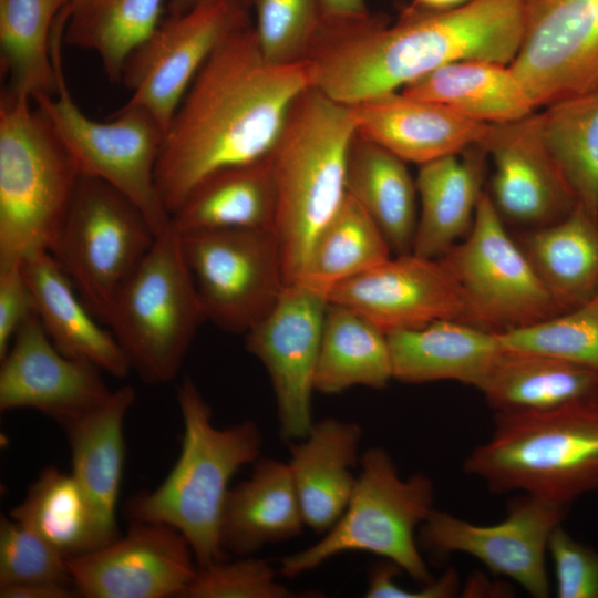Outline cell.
<instances>
[{
    "instance_id": "cell-43",
    "label": "cell",
    "mask_w": 598,
    "mask_h": 598,
    "mask_svg": "<svg viewBox=\"0 0 598 598\" xmlns=\"http://www.w3.org/2000/svg\"><path fill=\"white\" fill-rule=\"evenodd\" d=\"M558 598H598V551L558 525L548 542Z\"/></svg>"
},
{
    "instance_id": "cell-18",
    "label": "cell",
    "mask_w": 598,
    "mask_h": 598,
    "mask_svg": "<svg viewBox=\"0 0 598 598\" xmlns=\"http://www.w3.org/2000/svg\"><path fill=\"white\" fill-rule=\"evenodd\" d=\"M0 363L2 412L32 409L63 427L112 393L101 369L58 350L37 313L17 331Z\"/></svg>"
},
{
    "instance_id": "cell-21",
    "label": "cell",
    "mask_w": 598,
    "mask_h": 598,
    "mask_svg": "<svg viewBox=\"0 0 598 598\" xmlns=\"http://www.w3.org/2000/svg\"><path fill=\"white\" fill-rule=\"evenodd\" d=\"M349 107L359 135L417 165L480 145L491 125L401 91L369 97Z\"/></svg>"
},
{
    "instance_id": "cell-49",
    "label": "cell",
    "mask_w": 598,
    "mask_h": 598,
    "mask_svg": "<svg viewBox=\"0 0 598 598\" xmlns=\"http://www.w3.org/2000/svg\"><path fill=\"white\" fill-rule=\"evenodd\" d=\"M470 0H412L410 4L415 8L431 11H441L456 8Z\"/></svg>"
},
{
    "instance_id": "cell-12",
    "label": "cell",
    "mask_w": 598,
    "mask_h": 598,
    "mask_svg": "<svg viewBox=\"0 0 598 598\" xmlns=\"http://www.w3.org/2000/svg\"><path fill=\"white\" fill-rule=\"evenodd\" d=\"M206 320L246 334L277 305L288 281L274 229L179 234Z\"/></svg>"
},
{
    "instance_id": "cell-32",
    "label": "cell",
    "mask_w": 598,
    "mask_h": 598,
    "mask_svg": "<svg viewBox=\"0 0 598 598\" xmlns=\"http://www.w3.org/2000/svg\"><path fill=\"white\" fill-rule=\"evenodd\" d=\"M346 189L380 227L393 254L412 251L417 190L406 162L355 132L348 152Z\"/></svg>"
},
{
    "instance_id": "cell-20",
    "label": "cell",
    "mask_w": 598,
    "mask_h": 598,
    "mask_svg": "<svg viewBox=\"0 0 598 598\" xmlns=\"http://www.w3.org/2000/svg\"><path fill=\"white\" fill-rule=\"evenodd\" d=\"M480 145L494 166L489 197L503 219L532 229L555 223L576 207L575 195L542 140L538 113L491 124Z\"/></svg>"
},
{
    "instance_id": "cell-33",
    "label": "cell",
    "mask_w": 598,
    "mask_h": 598,
    "mask_svg": "<svg viewBox=\"0 0 598 598\" xmlns=\"http://www.w3.org/2000/svg\"><path fill=\"white\" fill-rule=\"evenodd\" d=\"M392 379L388 333L361 312L330 301L316 365L315 391L338 394L359 385L380 390Z\"/></svg>"
},
{
    "instance_id": "cell-31",
    "label": "cell",
    "mask_w": 598,
    "mask_h": 598,
    "mask_svg": "<svg viewBox=\"0 0 598 598\" xmlns=\"http://www.w3.org/2000/svg\"><path fill=\"white\" fill-rule=\"evenodd\" d=\"M400 91L486 124L518 121L536 110L512 68L486 60L448 63Z\"/></svg>"
},
{
    "instance_id": "cell-10",
    "label": "cell",
    "mask_w": 598,
    "mask_h": 598,
    "mask_svg": "<svg viewBox=\"0 0 598 598\" xmlns=\"http://www.w3.org/2000/svg\"><path fill=\"white\" fill-rule=\"evenodd\" d=\"M156 235L127 196L104 181L81 175L50 252L87 308L106 323L117 295Z\"/></svg>"
},
{
    "instance_id": "cell-42",
    "label": "cell",
    "mask_w": 598,
    "mask_h": 598,
    "mask_svg": "<svg viewBox=\"0 0 598 598\" xmlns=\"http://www.w3.org/2000/svg\"><path fill=\"white\" fill-rule=\"evenodd\" d=\"M299 592L281 585L271 565L251 556L225 559L197 571L182 598H292Z\"/></svg>"
},
{
    "instance_id": "cell-22",
    "label": "cell",
    "mask_w": 598,
    "mask_h": 598,
    "mask_svg": "<svg viewBox=\"0 0 598 598\" xmlns=\"http://www.w3.org/2000/svg\"><path fill=\"white\" fill-rule=\"evenodd\" d=\"M362 435L358 423L323 417L287 443L306 526L319 535L337 523L353 494Z\"/></svg>"
},
{
    "instance_id": "cell-35",
    "label": "cell",
    "mask_w": 598,
    "mask_h": 598,
    "mask_svg": "<svg viewBox=\"0 0 598 598\" xmlns=\"http://www.w3.org/2000/svg\"><path fill=\"white\" fill-rule=\"evenodd\" d=\"M70 0H0L1 66L7 92L31 101L56 92L52 38Z\"/></svg>"
},
{
    "instance_id": "cell-38",
    "label": "cell",
    "mask_w": 598,
    "mask_h": 598,
    "mask_svg": "<svg viewBox=\"0 0 598 598\" xmlns=\"http://www.w3.org/2000/svg\"><path fill=\"white\" fill-rule=\"evenodd\" d=\"M538 123L577 204L598 217V89L545 106Z\"/></svg>"
},
{
    "instance_id": "cell-8",
    "label": "cell",
    "mask_w": 598,
    "mask_h": 598,
    "mask_svg": "<svg viewBox=\"0 0 598 598\" xmlns=\"http://www.w3.org/2000/svg\"><path fill=\"white\" fill-rule=\"evenodd\" d=\"M65 22V14H60L52 38L56 92L40 94L32 102L49 121L80 175L99 178L118 189L159 234L171 225V215L155 181L165 130L152 113L138 105L125 103L107 121H96L83 113L69 91L63 71Z\"/></svg>"
},
{
    "instance_id": "cell-3",
    "label": "cell",
    "mask_w": 598,
    "mask_h": 598,
    "mask_svg": "<svg viewBox=\"0 0 598 598\" xmlns=\"http://www.w3.org/2000/svg\"><path fill=\"white\" fill-rule=\"evenodd\" d=\"M183 422L181 451L164 481L126 503L130 519L157 522L177 529L189 543L198 566L223 560L220 524L229 482L261 454L262 435L252 420L216 427L196 384L177 389Z\"/></svg>"
},
{
    "instance_id": "cell-7",
    "label": "cell",
    "mask_w": 598,
    "mask_h": 598,
    "mask_svg": "<svg viewBox=\"0 0 598 598\" xmlns=\"http://www.w3.org/2000/svg\"><path fill=\"white\" fill-rule=\"evenodd\" d=\"M353 494L337 523L313 545L285 556L279 573L293 578L348 551H367L399 566L424 585L433 580L415 530L434 509L433 481L424 473L402 478L390 454L371 447L361 457Z\"/></svg>"
},
{
    "instance_id": "cell-41",
    "label": "cell",
    "mask_w": 598,
    "mask_h": 598,
    "mask_svg": "<svg viewBox=\"0 0 598 598\" xmlns=\"http://www.w3.org/2000/svg\"><path fill=\"white\" fill-rule=\"evenodd\" d=\"M32 582L73 585L66 558L21 523L1 516L0 587Z\"/></svg>"
},
{
    "instance_id": "cell-44",
    "label": "cell",
    "mask_w": 598,
    "mask_h": 598,
    "mask_svg": "<svg viewBox=\"0 0 598 598\" xmlns=\"http://www.w3.org/2000/svg\"><path fill=\"white\" fill-rule=\"evenodd\" d=\"M37 313L21 264L0 267V360L20 327Z\"/></svg>"
},
{
    "instance_id": "cell-24",
    "label": "cell",
    "mask_w": 598,
    "mask_h": 598,
    "mask_svg": "<svg viewBox=\"0 0 598 598\" xmlns=\"http://www.w3.org/2000/svg\"><path fill=\"white\" fill-rule=\"evenodd\" d=\"M306 526L288 462L259 457L246 480L229 488L220 524L225 553L251 556L297 537Z\"/></svg>"
},
{
    "instance_id": "cell-34",
    "label": "cell",
    "mask_w": 598,
    "mask_h": 598,
    "mask_svg": "<svg viewBox=\"0 0 598 598\" xmlns=\"http://www.w3.org/2000/svg\"><path fill=\"white\" fill-rule=\"evenodd\" d=\"M9 516L49 543L66 559L110 544L96 513L72 473L43 468Z\"/></svg>"
},
{
    "instance_id": "cell-4",
    "label": "cell",
    "mask_w": 598,
    "mask_h": 598,
    "mask_svg": "<svg viewBox=\"0 0 598 598\" xmlns=\"http://www.w3.org/2000/svg\"><path fill=\"white\" fill-rule=\"evenodd\" d=\"M355 126L349 105L315 86L292 102L268 154L276 192L277 235L288 285L346 195L347 159Z\"/></svg>"
},
{
    "instance_id": "cell-29",
    "label": "cell",
    "mask_w": 598,
    "mask_h": 598,
    "mask_svg": "<svg viewBox=\"0 0 598 598\" xmlns=\"http://www.w3.org/2000/svg\"><path fill=\"white\" fill-rule=\"evenodd\" d=\"M478 390L495 413L549 412L598 400V372L547 355L503 350Z\"/></svg>"
},
{
    "instance_id": "cell-47",
    "label": "cell",
    "mask_w": 598,
    "mask_h": 598,
    "mask_svg": "<svg viewBox=\"0 0 598 598\" xmlns=\"http://www.w3.org/2000/svg\"><path fill=\"white\" fill-rule=\"evenodd\" d=\"M488 579L484 576H472L470 580L465 584L463 596L473 597V596H489L488 594H506V591L501 586H493ZM504 596V595H503Z\"/></svg>"
},
{
    "instance_id": "cell-26",
    "label": "cell",
    "mask_w": 598,
    "mask_h": 598,
    "mask_svg": "<svg viewBox=\"0 0 598 598\" xmlns=\"http://www.w3.org/2000/svg\"><path fill=\"white\" fill-rule=\"evenodd\" d=\"M486 157V151L474 145L419 165L420 209L411 252L440 258L468 234L483 194Z\"/></svg>"
},
{
    "instance_id": "cell-13",
    "label": "cell",
    "mask_w": 598,
    "mask_h": 598,
    "mask_svg": "<svg viewBox=\"0 0 598 598\" xmlns=\"http://www.w3.org/2000/svg\"><path fill=\"white\" fill-rule=\"evenodd\" d=\"M248 21V9L228 0L169 14L125 62L121 82L132 92L126 103L152 113L166 134L204 63L230 32Z\"/></svg>"
},
{
    "instance_id": "cell-16",
    "label": "cell",
    "mask_w": 598,
    "mask_h": 598,
    "mask_svg": "<svg viewBox=\"0 0 598 598\" xmlns=\"http://www.w3.org/2000/svg\"><path fill=\"white\" fill-rule=\"evenodd\" d=\"M567 507L524 494L508 504L505 519L488 526L474 525L434 508L421 525V543L437 555H471L492 573L517 582L532 597L547 598L548 542Z\"/></svg>"
},
{
    "instance_id": "cell-30",
    "label": "cell",
    "mask_w": 598,
    "mask_h": 598,
    "mask_svg": "<svg viewBox=\"0 0 598 598\" xmlns=\"http://www.w3.org/2000/svg\"><path fill=\"white\" fill-rule=\"evenodd\" d=\"M276 192L268 155L203 179L172 214L179 233L274 229Z\"/></svg>"
},
{
    "instance_id": "cell-45",
    "label": "cell",
    "mask_w": 598,
    "mask_h": 598,
    "mask_svg": "<svg viewBox=\"0 0 598 598\" xmlns=\"http://www.w3.org/2000/svg\"><path fill=\"white\" fill-rule=\"evenodd\" d=\"M1 598H72L79 597L73 585L32 582L0 587Z\"/></svg>"
},
{
    "instance_id": "cell-1",
    "label": "cell",
    "mask_w": 598,
    "mask_h": 598,
    "mask_svg": "<svg viewBox=\"0 0 598 598\" xmlns=\"http://www.w3.org/2000/svg\"><path fill=\"white\" fill-rule=\"evenodd\" d=\"M309 86V62H269L251 21L230 32L195 76L166 131L155 181L169 215L209 175L266 157L292 102Z\"/></svg>"
},
{
    "instance_id": "cell-9",
    "label": "cell",
    "mask_w": 598,
    "mask_h": 598,
    "mask_svg": "<svg viewBox=\"0 0 598 598\" xmlns=\"http://www.w3.org/2000/svg\"><path fill=\"white\" fill-rule=\"evenodd\" d=\"M204 320L181 235L171 223L121 289L106 323L131 369L154 385L176 378Z\"/></svg>"
},
{
    "instance_id": "cell-14",
    "label": "cell",
    "mask_w": 598,
    "mask_h": 598,
    "mask_svg": "<svg viewBox=\"0 0 598 598\" xmlns=\"http://www.w3.org/2000/svg\"><path fill=\"white\" fill-rule=\"evenodd\" d=\"M329 293L289 283L272 310L246 336L247 350L265 367L275 393L279 432L302 439L312 421L311 398Z\"/></svg>"
},
{
    "instance_id": "cell-40",
    "label": "cell",
    "mask_w": 598,
    "mask_h": 598,
    "mask_svg": "<svg viewBox=\"0 0 598 598\" xmlns=\"http://www.w3.org/2000/svg\"><path fill=\"white\" fill-rule=\"evenodd\" d=\"M255 32L265 58L275 64L306 61L321 30L319 0H252Z\"/></svg>"
},
{
    "instance_id": "cell-50",
    "label": "cell",
    "mask_w": 598,
    "mask_h": 598,
    "mask_svg": "<svg viewBox=\"0 0 598 598\" xmlns=\"http://www.w3.org/2000/svg\"><path fill=\"white\" fill-rule=\"evenodd\" d=\"M598 308V295L590 301Z\"/></svg>"
},
{
    "instance_id": "cell-23",
    "label": "cell",
    "mask_w": 598,
    "mask_h": 598,
    "mask_svg": "<svg viewBox=\"0 0 598 598\" xmlns=\"http://www.w3.org/2000/svg\"><path fill=\"white\" fill-rule=\"evenodd\" d=\"M22 269L37 315L58 350L115 378L126 377L132 369L115 336L96 322L53 255L37 251L22 261Z\"/></svg>"
},
{
    "instance_id": "cell-19",
    "label": "cell",
    "mask_w": 598,
    "mask_h": 598,
    "mask_svg": "<svg viewBox=\"0 0 598 598\" xmlns=\"http://www.w3.org/2000/svg\"><path fill=\"white\" fill-rule=\"evenodd\" d=\"M330 301L361 312L385 332L439 320L463 322L465 313L458 285L444 260L413 252L392 256L338 285Z\"/></svg>"
},
{
    "instance_id": "cell-15",
    "label": "cell",
    "mask_w": 598,
    "mask_h": 598,
    "mask_svg": "<svg viewBox=\"0 0 598 598\" xmlns=\"http://www.w3.org/2000/svg\"><path fill=\"white\" fill-rule=\"evenodd\" d=\"M509 64L536 109L598 89V0H522Z\"/></svg>"
},
{
    "instance_id": "cell-6",
    "label": "cell",
    "mask_w": 598,
    "mask_h": 598,
    "mask_svg": "<svg viewBox=\"0 0 598 598\" xmlns=\"http://www.w3.org/2000/svg\"><path fill=\"white\" fill-rule=\"evenodd\" d=\"M80 173L43 113L4 90L0 100V267L51 251Z\"/></svg>"
},
{
    "instance_id": "cell-48",
    "label": "cell",
    "mask_w": 598,
    "mask_h": 598,
    "mask_svg": "<svg viewBox=\"0 0 598 598\" xmlns=\"http://www.w3.org/2000/svg\"><path fill=\"white\" fill-rule=\"evenodd\" d=\"M207 1L213 0H169L168 9L169 14H182L192 8ZM235 2L246 9H249L252 6V0H228Z\"/></svg>"
},
{
    "instance_id": "cell-39",
    "label": "cell",
    "mask_w": 598,
    "mask_h": 598,
    "mask_svg": "<svg viewBox=\"0 0 598 598\" xmlns=\"http://www.w3.org/2000/svg\"><path fill=\"white\" fill-rule=\"evenodd\" d=\"M496 333L504 350L547 355L598 372V308L592 302Z\"/></svg>"
},
{
    "instance_id": "cell-46",
    "label": "cell",
    "mask_w": 598,
    "mask_h": 598,
    "mask_svg": "<svg viewBox=\"0 0 598 598\" xmlns=\"http://www.w3.org/2000/svg\"><path fill=\"white\" fill-rule=\"evenodd\" d=\"M324 23L340 24L371 14L364 0H319Z\"/></svg>"
},
{
    "instance_id": "cell-27",
    "label": "cell",
    "mask_w": 598,
    "mask_h": 598,
    "mask_svg": "<svg viewBox=\"0 0 598 598\" xmlns=\"http://www.w3.org/2000/svg\"><path fill=\"white\" fill-rule=\"evenodd\" d=\"M134 401V389L124 385L62 427L71 451V473L87 495L110 543L121 536L116 506L125 463L123 429Z\"/></svg>"
},
{
    "instance_id": "cell-11",
    "label": "cell",
    "mask_w": 598,
    "mask_h": 598,
    "mask_svg": "<svg viewBox=\"0 0 598 598\" xmlns=\"http://www.w3.org/2000/svg\"><path fill=\"white\" fill-rule=\"evenodd\" d=\"M440 258L458 285L463 322L503 332L564 312L485 192L466 238Z\"/></svg>"
},
{
    "instance_id": "cell-5",
    "label": "cell",
    "mask_w": 598,
    "mask_h": 598,
    "mask_svg": "<svg viewBox=\"0 0 598 598\" xmlns=\"http://www.w3.org/2000/svg\"><path fill=\"white\" fill-rule=\"evenodd\" d=\"M494 416L491 437L463 466L492 492L522 491L568 506L598 491V400Z\"/></svg>"
},
{
    "instance_id": "cell-36",
    "label": "cell",
    "mask_w": 598,
    "mask_h": 598,
    "mask_svg": "<svg viewBox=\"0 0 598 598\" xmlns=\"http://www.w3.org/2000/svg\"><path fill=\"white\" fill-rule=\"evenodd\" d=\"M164 0H70L63 42L97 54L110 82L158 27Z\"/></svg>"
},
{
    "instance_id": "cell-17",
    "label": "cell",
    "mask_w": 598,
    "mask_h": 598,
    "mask_svg": "<svg viewBox=\"0 0 598 598\" xmlns=\"http://www.w3.org/2000/svg\"><path fill=\"white\" fill-rule=\"evenodd\" d=\"M66 563L85 598H182L198 567L182 533L140 519H130L126 533L109 545Z\"/></svg>"
},
{
    "instance_id": "cell-2",
    "label": "cell",
    "mask_w": 598,
    "mask_h": 598,
    "mask_svg": "<svg viewBox=\"0 0 598 598\" xmlns=\"http://www.w3.org/2000/svg\"><path fill=\"white\" fill-rule=\"evenodd\" d=\"M523 34L522 0H470L441 11L408 4L386 16L322 23L307 58L312 86L351 105L400 91L448 63L486 60L509 65Z\"/></svg>"
},
{
    "instance_id": "cell-28",
    "label": "cell",
    "mask_w": 598,
    "mask_h": 598,
    "mask_svg": "<svg viewBox=\"0 0 598 598\" xmlns=\"http://www.w3.org/2000/svg\"><path fill=\"white\" fill-rule=\"evenodd\" d=\"M515 239L564 312L598 295V217L581 205Z\"/></svg>"
},
{
    "instance_id": "cell-25",
    "label": "cell",
    "mask_w": 598,
    "mask_h": 598,
    "mask_svg": "<svg viewBox=\"0 0 598 598\" xmlns=\"http://www.w3.org/2000/svg\"><path fill=\"white\" fill-rule=\"evenodd\" d=\"M386 333L393 379L405 383L452 380L478 389L504 350L496 332L457 320Z\"/></svg>"
},
{
    "instance_id": "cell-37",
    "label": "cell",
    "mask_w": 598,
    "mask_h": 598,
    "mask_svg": "<svg viewBox=\"0 0 598 598\" xmlns=\"http://www.w3.org/2000/svg\"><path fill=\"white\" fill-rule=\"evenodd\" d=\"M392 254L377 223L347 194L317 234L296 281H303L330 296L338 285L383 264Z\"/></svg>"
}]
</instances>
